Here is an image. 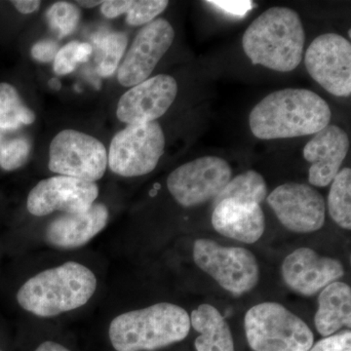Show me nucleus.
I'll list each match as a JSON object with an SVG mask.
<instances>
[{"label": "nucleus", "instance_id": "nucleus-1", "mask_svg": "<svg viewBox=\"0 0 351 351\" xmlns=\"http://www.w3.org/2000/svg\"><path fill=\"white\" fill-rule=\"evenodd\" d=\"M331 108L311 90L288 89L272 92L253 108L249 125L261 140H276L315 135L329 125Z\"/></svg>", "mask_w": 351, "mask_h": 351}, {"label": "nucleus", "instance_id": "nucleus-2", "mask_svg": "<svg viewBox=\"0 0 351 351\" xmlns=\"http://www.w3.org/2000/svg\"><path fill=\"white\" fill-rule=\"evenodd\" d=\"M306 34L299 14L272 7L249 25L242 38L245 54L254 64L289 73L301 64Z\"/></svg>", "mask_w": 351, "mask_h": 351}, {"label": "nucleus", "instance_id": "nucleus-3", "mask_svg": "<svg viewBox=\"0 0 351 351\" xmlns=\"http://www.w3.org/2000/svg\"><path fill=\"white\" fill-rule=\"evenodd\" d=\"M97 290V278L82 263H64L29 278L17 293L18 304L38 317H54L87 304Z\"/></svg>", "mask_w": 351, "mask_h": 351}, {"label": "nucleus", "instance_id": "nucleus-4", "mask_svg": "<svg viewBox=\"0 0 351 351\" xmlns=\"http://www.w3.org/2000/svg\"><path fill=\"white\" fill-rule=\"evenodd\" d=\"M189 330L191 318L186 309L158 302L117 316L108 336L117 351H152L179 343L188 337Z\"/></svg>", "mask_w": 351, "mask_h": 351}, {"label": "nucleus", "instance_id": "nucleus-5", "mask_svg": "<svg viewBox=\"0 0 351 351\" xmlns=\"http://www.w3.org/2000/svg\"><path fill=\"white\" fill-rule=\"evenodd\" d=\"M244 327L254 351H308L313 346L311 328L277 302L251 307L245 315Z\"/></svg>", "mask_w": 351, "mask_h": 351}, {"label": "nucleus", "instance_id": "nucleus-6", "mask_svg": "<svg viewBox=\"0 0 351 351\" xmlns=\"http://www.w3.org/2000/svg\"><path fill=\"white\" fill-rule=\"evenodd\" d=\"M193 260L201 270L234 295L250 292L260 280L257 258L242 247L221 246L213 240L197 239L193 245Z\"/></svg>", "mask_w": 351, "mask_h": 351}, {"label": "nucleus", "instance_id": "nucleus-7", "mask_svg": "<svg viewBox=\"0 0 351 351\" xmlns=\"http://www.w3.org/2000/svg\"><path fill=\"white\" fill-rule=\"evenodd\" d=\"M164 149L165 136L157 122L128 125L113 137L108 165L122 177L147 175L156 169Z\"/></svg>", "mask_w": 351, "mask_h": 351}, {"label": "nucleus", "instance_id": "nucleus-8", "mask_svg": "<svg viewBox=\"0 0 351 351\" xmlns=\"http://www.w3.org/2000/svg\"><path fill=\"white\" fill-rule=\"evenodd\" d=\"M48 167L60 176L96 182L107 170L108 152L98 138L66 129L51 142Z\"/></svg>", "mask_w": 351, "mask_h": 351}, {"label": "nucleus", "instance_id": "nucleus-9", "mask_svg": "<svg viewBox=\"0 0 351 351\" xmlns=\"http://www.w3.org/2000/svg\"><path fill=\"white\" fill-rule=\"evenodd\" d=\"M232 171L225 159L203 156L173 171L167 188L184 207H193L216 198L232 180Z\"/></svg>", "mask_w": 351, "mask_h": 351}, {"label": "nucleus", "instance_id": "nucleus-10", "mask_svg": "<svg viewBox=\"0 0 351 351\" xmlns=\"http://www.w3.org/2000/svg\"><path fill=\"white\" fill-rule=\"evenodd\" d=\"M304 64L309 75L336 97L351 94V44L337 34L317 36L307 48Z\"/></svg>", "mask_w": 351, "mask_h": 351}, {"label": "nucleus", "instance_id": "nucleus-11", "mask_svg": "<svg viewBox=\"0 0 351 351\" xmlns=\"http://www.w3.org/2000/svg\"><path fill=\"white\" fill-rule=\"evenodd\" d=\"M99 196L96 182L82 181L66 176H56L43 180L27 196L29 213L44 217L56 211L64 214L86 212Z\"/></svg>", "mask_w": 351, "mask_h": 351}, {"label": "nucleus", "instance_id": "nucleus-12", "mask_svg": "<svg viewBox=\"0 0 351 351\" xmlns=\"http://www.w3.org/2000/svg\"><path fill=\"white\" fill-rule=\"evenodd\" d=\"M267 202L279 221L291 232H317L324 226V198L308 184H281L271 191Z\"/></svg>", "mask_w": 351, "mask_h": 351}, {"label": "nucleus", "instance_id": "nucleus-13", "mask_svg": "<svg viewBox=\"0 0 351 351\" xmlns=\"http://www.w3.org/2000/svg\"><path fill=\"white\" fill-rule=\"evenodd\" d=\"M175 38L174 27L165 19H156L138 32L117 71L122 86L133 87L147 80Z\"/></svg>", "mask_w": 351, "mask_h": 351}, {"label": "nucleus", "instance_id": "nucleus-14", "mask_svg": "<svg viewBox=\"0 0 351 351\" xmlns=\"http://www.w3.org/2000/svg\"><path fill=\"white\" fill-rule=\"evenodd\" d=\"M177 94L178 83L172 76L147 78L122 95L117 105V119L128 125L154 122L167 112Z\"/></svg>", "mask_w": 351, "mask_h": 351}, {"label": "nucleus", "instance_id": "nucleus-15", "mask_svg": "<svg viewBox=\"0 0 351 351\" xmlns=\"http://www.w3.org/2000/svg\"><path fill=\"white\" fill-rule=\"evenodd\" d=\"M345 276L343 263L336 258L320 257L313 249L302 247L282 263L284 282L291 290L311 297Z\"/></svg>", "mask_w": 351, "mask_h": 351}, {"label": "nucleus", "instance_id": "nucleus-16", "mask_svg": "<svg viewBox=\"0 0 351 351\" xmlns=\"http://www.w3.org/2000/svg\"><path fill=\"white\" fill-rule=\"evenodd\" d=\"M350 149V138L341 127L327 125L315 134L306 145L304 157L311 163L308 181L314 186L324 188L335 179Z\"/></svg>", "mask_w": 351, "mask_h": 351}, {"label": "nucleus", "instance_id": "nucleus-17", "mask_svg": "<svg viewBox=\"0 0 351 351\" xmlns=\"http://www.w3.org/2000/svg\"><path fill=\"white\" fill-rule=\"evenodd\" d=\"M212 225L223 237L253 244L265 232V215L257 203L226 198L215 205Z\"/></svg>", "mask_w": 351, "mask_h": 351}, {"label": "nucleus", "instance_id": "nucleus-18", "mask_svg": "<svg viewBox=\"0 0 351 351\" xmlns=\"http://www.w3.org/2000/svg\"><path fill=\"white\" fill-rule=\"evenodd\" d=\"M108 217V208L101 203H94L83 213L62 215L46 228V241L56 248H80L106 228Z\"/></svg>", "mask_w": 351, "mask_h": 351}, {"label": "nucleus", "instance_id": "nucleus-19", "mask_svg": "<svg viewBox=\"0 0 351 351\" xmlns=\"http://www.w3.org/2000/svg\"><path fill=\"white\" fill-rule=\"evenodd\" d=\"M314 324L321 336H332L341 328L351 327V288L336 281L321 290Z\"/></svg>", "mask_w": 351, "mask_h": 351}, {"label": "nucleus", "instance_id": "nucleus-20", "mask_svg": "<svg viewBox=\"0 0 351 351\" xmlns=\"http://www.w3.org/2000/svg\"><path fill=\"white\" fill-rule=\"evenodd\" d=\"M191 326L199 336L196 351H234L232 331L225 317L211 304H201L191 313Z\"/></svg>", "mask_w": 351, "mask_h": 351}, {"label": "nucleus", "instance_id": "nucleus-21", "mask_svg": "<svg viewBox=\"0 0 351 351\" xmlns=\"http://www.w3.org/2000/svg\"><path fill=\"white\" fill-rule=\"evenodd\" d=\"M34 120V112L25 106L17 89L9 83H0V129L17 131Z\"/></svg>", "mask_w": 351, "mask_h": 351}, {"label": "nucleus", "instance_id": "nucleus-22", "mask_svg": "<svg viewBox=\"0 0 351 351\" xmlns=\"http://www.w3.org/2000/svg\"><path fill=\"white\" fill-rule=\"evenodd\" d=\"M97 51V71L103 77H108L119 68L125 53L128 38L124 32H103L93 38Z\"/></svg>", "mask_w": 351, "mask_h": 351}, {"label": "nucleus", "instance_id": "nucleus-23", "mask_svg": "<svg viewBox=\"0 0 351 351\" xmlns=\"http://www.w3.org/2000/svg\"><path fill=\"white\" fill-rule=\"evenodd\" d=\"M267 195V186L260 173L248 170L228 182L221 193L215 198V205L226 198H234L260 205Z\"/></svg>", "mask_w": 351, "mask_h": 351}, {"label": "nucleus", "instance_id": "nucleus-24", "mask_svg": "<svg viewBox=\"0 0 351 351\" xmlns=\"http://www.w3.org/2000/svg\"><path fill=\"white\" fill-rule=\"evenodd\" d=\"M328 209L330 216L343 230L351 228V170L343 168L331 182Z\"/></svg>", "mask_w": 351, "mask_h": 351}, {"label": "nucleus", "instance_id": "nucleus-25", "mask_svg": "<svg viewBox=\"0 0 351 351\" xmlns=\"http://www.w3.org/2000/svg\"><path fill=\"white\" fill-rule=\"evenodd\" d=\"M15 132L0 129V167L5 171L19 169L31 156V141L25 136L14 135Z\"/></svg>", "mask_w": 351, "mask_h": 351}, {"label": "nucleus", "instance_id": "nucleus-26", "mask_svg": "<svg viewBox=\"0 0 351 351\" xmlns=\"http://www.w3.org/2000/svg\"><path fill=\"white\" fill-rule=\"evenodd\" d=\"M48 24L60 38L73 34L80 20V11L75 4L60 1L53 4L46 12Z\"/></svg>", "mask_w": 351, "mask_h": 351}, {"label": "nucleus", "instance_id": "nucleus-27", "mask_svg": "<svg viewBox=\"0 0 351 351\" xmlns=\"http://www.w3.org/2000/svg\"><path fill=\"white\" fill-rule=\"evenodd\" d=\"M93 53L91 44L73 41L66 44L58 51L54 59L55 73L58 75H66L73 73L78 64L85 63Z\"/></svg>", "mask_w": 351, "mask_h": 351}, {"label": "nucleus", "instance_id": "nucleus-28", "mask_svg": "<svg viewBox=\"0 0 351 351\" xmlns=\"http://www.w3.org/2000/svg\"><path fill=\"white\" fill-rule=\"evenodd\" d=\"M169 2L166 0H140L133 1L127 12V24L138 27L152 22L159 14L167 8Z\"/></svg>", "mask_w": 351, "mask_h": 351}, {"label": "nucleus", "instance_id": "nucleus-29", "mask_svg": "<svg viewBox=\"0 0 351 351\" xmlns=\"http://www.w3.org/2000/svg\"><path fill=\"white\" fill-rule=\"evenodd\" d=\"M308 351H351V332L346 330L320 339Z\"/></svg>", "mask_w": 351, "mask_h": 351}, {"label": "nucleus", "instance_id": "nucleus-30", "mask_svg": "<svg viewBox=\"0 0 351 351\" xmlns=\"http://www.w3.org/2000/svg\"><path fill=\"white\" fill-rule=\"evenodd\" d=\"M59 50V44L56 41L44 39L32 46L31 53L32 58L36 61L40 63H49L54 61Z\"/></svg>", "mask_w": 351, "mask_h": 351}, {"label": "nucleus", "instance_id": "nucleus-31", "mask_svg": "<svg viewBox=\"0 0 351 351\" xmlns=\"http://www.w3.org/2000/svg\"><path fill=\"white\" fill-rule=\"evenodd\" d=\"M207 3L212 4L223 12L237 17H243L253 8L252 1H208Z\"/></svg>", "mask_w": 351, "mask_h": 351}, {"label": "nucleus", "instance_id": "nucleus-32", "mask_svg": "<svg viewBox=\"0 0 351 351\" xmlns=\"http://www.w3.org/2000/svg\"><path fill=\"white\" fill-rule=\"evenodd\" d=\"M132 0H107L101 5V12L108 19H114L128 12Z\"/></svg>", "mask_w": 351, "mask_h": 351}, {"label": "nucleus", "instance_id": "nucleus-33", "mask_svg": "<svg viewBox=\"0 0 351 351\" xmlns=\"http://www.w3.org/2000/svg\"><path fill=\"white\" fill-rule=\"evenodd\" d=\"M11 3L20 13L32 14L38 10L41 2L39 0H14Z\"/></svg>", "mask_w": 351, "mask_h": 351}, {"label": "nucleus", "instance_id": "nucleus-34", "mask_svg": "<svg viewBox=\"0 0 351 351\" xmlns=\"http://www.w3.org/2000/svg\"><path fill=\"white\" fill-rule=\"evenodd\" d=\"M36 351H69L68 348L60 345V343H55V341H44L40 346L36 348Z\"/></svg>", "mask_w": 351, "mask_h": 351}, {"label": "nucleus", "instance_id": "nucleus-35", "mask_svg": "<svg viewBox=\"0 0 351 351\" xmlns=\"http://www.w3.org/2000/svg\"><path fill=\"white\" fill-rule=\"evenodd\" d=\"M104 1H96V0H88V1H76V3L78 5L83 7V8H93V7H96L98 5H101Z\"/></svg>", "mask_w": 351, "mask_h": 351}, {"label": "nucleus", "instance_id": "nucleus-36", "mask_svg": "<svg viewBox=\"0 0 351 351\" xmlns=\"http://www.w3.org/2000/svg\"><path fill=\"white\" fill-rule=\"evenodd\" d=\"M49 86L55 90H59L61 88V82L57 78H52L49 82Z\"/></svg>", "mask_w": 351, "mask_h": 351}]
</instances>
